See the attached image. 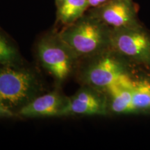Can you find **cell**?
Masks as SVG:
<instances>
[{
	"label": "cell",
	"instance_id": "obj_3",
	"mask_svg": "<svg viewBox=\"0 0 150 150\" xmlns=\"http://www.w3.org/2000/svg\"><path fill=\"white\" fill-rule=\"evenodd\" d=\"M38 56L41 64L56 79L63 81L70 74L74 59L59 36H46L39 41Z\"/></svg>",
	"mask_w": 150,
	"mask_h": 150
},
{
	"label": "cell",
	"instance_id": "obj_13",
	"mask_svg": "<svg viewBox=\"0 0 150 150\" xmlns=\"http://www.w3.org/2000/svg\"><path fill=\"white\" fill-rule=\"evenodd\" d=\"M15 115L14 112L12 110L0 105V117H13Z\"/></svg>",
	"mask_w": 150,
	"mask_h": 150
},
{
	"label": "cell",
	"instance_id": "obj_12",
	"mask_svg": "<svg viewBox=\"0 0 150 150\" xmlns=\"http://www.w3.org/2000/svg\"><path fill=\"white\" fill-rule=\"evenodd\" d=\"M17 56L16 49L0 33V63H13L17 59Z\"/></svg>",
	"mask_w": 150,
	"mask_h": 150
},
{
	"label": "cell",
	"instance_id": "obj_2",
	"mask_svg": "<svg viewBox=\"0 0 150 150\" xmlns=\"http://www.w3.org/2000/svg\"><path fill=\"white\" fill-rule=\"evenodd\" d=\"M37 86L34 74L24 69H0V105L12 110L31 100Z\"/></svg>",
	"mask_w": 150,
	"mask_h": 150
},
{
	"label": "cell",
	"instance_id": "obj_8",
	"mask_svg": "<svg viewBox=\"0 0 150 150\" xmlns=\"http://www.w3.org/2000/svg\"><path fill=\"white\" fill-rule=\"evenodd\" d=\"M104 112L100 99L88 90H81L67 99L59 116L99 115Z\"/></svg>",
	"mask_w": 150,
	"mask_h": 150
},
{
	"label": "cell",
	"instance_id": "obj_5",
	"mask_svg": "<svg viewBox=\"0 0 150 150\" xmlns=\"http://www.w3.org/2000/svg\"><path fill=\"white\" fill-rule=\"evenodd\" d=\"M91 15L113 29L140 26L132 0H110L95 8Z\"/></svg>",
	"mask_w": 150,
	"mask_h": 150
},
{
	"label": "cell",
	"instance_id": "obj_14",
	"mask_svg": "<svg viewBox=\"0 0 150 150\" xmlns=\"http://www.w3.org/2000/svg\"><path fill=\"white\" fill-rule=\"evenodd\" d=\"M109 1L110 0H88V2L90 7H93L95 8L101 6Z\"/></svg>",
	"mask_w": 150,
	"mask_h": 150
},
{
	"label": "cell",
	"instance_id": "obj_7",
	"mask_svg": "<svg viewBox=\"0 0 150 150\" xmlns=\"http://www.w3.org/2000/svg\"><path fill=\"white\" fill-rule=\"evenodd\" d=\"M65 102L59 93L53 92L30 100L20 108L19 114L27 117L59 116Z\"/></svg>",
	"mask_w": 150,
	"mask_h": 150
},
{
	"label": "cell",
	"instance_id": "obj_10",
	"mask_svg": "<svg viewBox=\"0 0 150 150\" xmlns=\"http://www.w3.org/2000/svg\"><path fill=\"white\" fill-rule=\"evenodd\" d=\"M112 98V110L117 113L132 112L135 109L132 101L131 88L124 87L118 83H114L106 88Z\"/></svg>",
	"mask_w": 150,
	"mask_h": 150
},
{
	"label": "cell",
	"instance_id": "obj_1",
	"mask_svg": "<svg viewBox=\"0 0 150 150\" xmlns=\"http://www.w3.org/2000/svg\"><path fill=\"white\" fill-rule=\"evenodd\" d=\"M106 24L91 15L82 16L58 35L74 59L96 53L109 40Z\"/></svg>",
	"mask_w": 150,
	"mask_h": 150
},
{
	"label": "cell",
	"instance_id": "obj_6",
	"mask_svg": "<svg viewBox=\"0 0 150 150\" xmlns=\"http://www.w3.org/2000/svg\"><path fill=\"white\" fill-rule=\"evenodd\" d=\"M125 74L122 65L111 56L102 57L91 65L84 74L86 83L97 88H105L117 83Z\"/></svg>",
	"mask_w": 150,
	"mask_h": 150
},
{
	"label": "cell",
	"instance_id": "obj_4",
	"mask_svg": "<svg viewBox=\"0 0 150 150\" xmlns=\"http://www.w3.org/2000/svg\"><path fill=\"white\" fill-rule=\"evenodd\" d=\"M109 40L117 52L129 57L140 59L150 54V39L140 26L113 29Z\"/></svg>",
	"mask_w": 150,
	"mask_h": 150
},
{
	"label": "cell",
	"instance_id": "obj_9",
	"mask_svg": "<svg viewBox=\"0 0 150 150\" xmlns=\"http://www.w3.org/2000/svg\"><path fill=\"white\" fill-rule=\"evenodd\" d=\"M88 0H63L58 6V20L68 26L83 16L88 8Z\"/></svg>",
	"mask_w": 150,
	"mask_h": 150
},
{
	"label": "cell",
	"instance_id": "obj_11",
	"mask_svg": "<svg viewBox=\"0 0 150 150\" xmlns=\"http://www.w3.org/2000/svg\"><path fill=\"white\" fill-rule=\"evenodd\" d=\"M132 101L135 109L150 106V83L144 81L135 84L131 89Z\"/></svg>",
	"mask_w": 150,
	"mask_h": 150
},
{
	"label": "cell",
	"instance_id": "obj_15",
	"mask_svg": "<svg viewBox=\"0 0 150 150\" xmlns=\"http://www.w3.org/2000/svg\"><path fill=\"white\" fill-rule=\"evenodd\" d=\"M63 0H56V5H57V6H59L61 4L62 1H63Z\"/></svg>",
	"mask_w": 150,
	"mask_h": 150
}]
</instances>
